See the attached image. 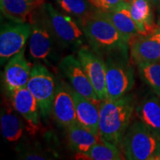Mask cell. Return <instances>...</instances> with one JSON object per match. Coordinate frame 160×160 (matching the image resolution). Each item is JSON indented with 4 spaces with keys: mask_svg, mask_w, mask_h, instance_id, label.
Wrapping results in <instances>:
<instances>
[{
    "mask_svg": "<svg viewBox=\"0 0 160 160\" xmlns=\"http://www.w3.org/2000/svg\"><path fill=\"white\" fill-rule=\"evenodd\" d=\"M79 22L90 48L103 59L110 56L128 54L129 42L101 11L96 10Z\"/></svg>",
    "mask_w": 160,
    "mask_h": 160,
    "instance_id": "obj_1",
    "label": "cell"
},
{
    "mask_svg": "<svg viewBox=\"0 0 160 160\" xmlns=\"http://www.w3.org/2000/svg\"><path fill=\"white\" fill-rule=\"evenodd\" d=\"M99 108V137L120 148L135 110L134 97L128 93L115 100L105 99L101 101Z\"/></svg>",
    "mask_w": 160,
    "mask_h": 160,
    "instance_id": "obj_2",
    "label": "cell"
},
{
    "mask_svg": "<svg viewBox=\"0 0 160 160\" xmlns=\"http://www.w3.org/2000/svg\"><path fill=\"white\" fill-rule=\"evenodd\" d=\"M28 22L31 25L29 38L30 56L38 63L53 67L59 61L58 51L61 46L50 27L42 6L31 13Z\"/></svg>",
    "mask_w": 160,
    "mask_h": 160,
    "instance_id": "obj_3",
    "label": "cell"
},
{
    "mask_svg": "<svg viewBox=\"0 0 160 160\" xmlns=\"http://www.w3.org/2000/svg\"><path fill=\"white\" fill-rule=\"evenodd\" d=\"M120 150L125 159L160 160V137L135 119L124 135Z\"/></svg>",
    "mask_w": 160,
    "mask_h": 160,
    "instance_id": "obj_4",
    "label": "cell"
},
{
    "mask_svg": "<svg viewBox=\"0 0 160 160\" xmlns=\"http://www.w3.org/2000/svg\"><path fill=\"white\" fill-rule=\"evenodd\" d=\"M42 7L50 27L62 48L76 51L84 45L87 40L77 19L61 13L50 3H44Z\"/></svg>",
    "mask_w": 160,
    "mask_h": 160,
    "instance_id": "obj_5",
    "label": "cell"
},
{
    "mask_svg": "<svg viewBox=\"0 0 160 160\" xmlns=\"http://www.w3.org/2000/svg\"><path fill=\"white\" fill-rule=\"evenodd\" d=\"M104 60L106 66V99H119L128 94L135 84L134 70L129 62V54L110 56Z\"/></svg>",
    "mask_w": 160,
    "mask_h": 160,
    "instance_id": "obj_6",
    "label": "cell"
},
{
    "mask_svg": "<svg viewBox=\"0 0 160 160\" xmlns=\"http://www.w3.org/2000/svg\"><path fill=\"white\" fill-rule=\"evenodd\" d=\"M27 88L37 99L41 117L43 119H48L57 90L54 76L45 65L35 64L32 68Z\"/></svg>",
    "mask_w": 160,
    "mask_h": 160,
    "instance_id": "obj_7",
    "label": "cell"
},
{
    "mask_svg": "<svg viewBox=\"0 0 160 160\" xmlns=\"http://www.w3.org/2000/svg\"><path fill=\"white\" fill-rule=\"evenodd\" d=\"M31 33L30 22L11 21L2 25L0 32V60L2 65L25 48Z\"/></svg>",
    "mask_w": 160,
    "mask_h": 160,
    "instance_id": "obj_8",
    "label": "cell"
},
{
    "mask_svg": "<svg viewBox=\"0 0 160 160\" xmlns=\"http://www.w3.org/2000/svg\"><path fill=\"white\" fill-rule=\"evenodd\" d=\"M77 59L91 82L100 101L107 98L106 93V66L105 60L90 46L83 45L78 49Z\"/></svg>",
    "mask_w": 160,
    "mask_h": 160,
    "instance_id": "obj_9",
    "label": "cell"
},
{
    "mask_svg": "<svg viewBox=\"0 0 160 160\" xmlns=\"http://www.w3.org/2000/svg\"><path fill=\"white\" fill-rule=\"evenodd\" d=\"M59 69L68 80L72 88L96 105H99L101 101L77 58L73 55L66 56L60 60Z\"/></svg>",
    "mask_w": 160,
    "mask_h": 160,
    "instance_id": "obj_10",
    "label": "cell"
},
{
    "mask_svg": "<svg viewBox=\"0 0 160 160\" xmlns=\"http://www.w3.org/2000/svg\"><path fill=\"white\" fill-rule=\"evenodd\" d=\"M9 96L14 108L25 120L28 133L30 135L37 134L41 127L37 99L27 87L17 90Z\"/></svg>",
    "mask_w": 160,
    "mask_h": 160,
    "instance_id": "obj_11",
    "label": "cell"
},
{
    "mask_svg": "<svg viewBox=\"0 0 160 160\" xmlns=\"http://www.w3.org/2000/svg\"><path fill=\"white\" fill-rule=\"evenodd\" d=\"M25 48L11 57L4 70L5 88L9 94L27 87L33 66L25 57Z\"/></svg>",
    "mask_w": 160,
    "mask_h": 160,
    "instance_id": "obj_12",
    "label": "cell"
},
{
    "mask_svg": "<svg viewBox=\"0 0 160 160\" xmlns=\"http://www.w3.org/2000/svg\"><path fill=\"white\" fill-rule=\"evenodd\" d=\"M130 57L136 65L160 62V28L151 34L139 36L131 40Z\"/></svg>",
    "mask_w": 160,
    "mask_h": 160,
    "instance_id": "obj_13",
    "label": "cell"
},
{
    "mask_svg": "<svg viewBox=\"0 0 160 160\" xmlns=\"http://www.w3.org/2000/svg\"><path fill=\"white\" fill-rule=\"evenodd\" d=\"M51 114L58 125L65 128L78 121L74 102L70 92L69 85L64 82L59 81L57 84Z\"/></svg>",
    "mask_w": 160,
    "mask_h": 160,
    "instance_id": "obj_14",
    "label": "cell"
},
{
    "mask_svg": "<svg viewBox=\"0 0 160 160\" xmlns=\"http://www.w3.org/2000/svg\"><path fill=\"white\" fill-rule=\"evenodd\" d=\"M1 131L6 141L17 143L22 139L26 131V124L22 116L14 108L11 98L2 100L1 110Z\"/></svg>",
    "mask_w": 160,
    "mask_h": 160,
    "instance_id": "obj_15",
    "label": "cell"
},
{
    "mask_svg": "<svg viewBox=\"0 0 160 160\" xmlns=\"http://www.w3.org/2000/svg\"><path fill=\"white\" fill-rule=\"evenodd\" d=\"M140 36L151 34L159 28L155 22L151 0H127Z\"/></svg>",
    "mask_w": 160,
    "mask_h": 160,
    "instance_id": "obj_16",
    "label": "cell"
},
{
    "mask_svg": "<svg viewBox=\"0 0 160 160\" xmlns=\"http://www.w3.org/2000/svg\"><path fill=\"white\" fill-rule=\"evenodd\" d=\"M69 89L74 102L78 122L92 133L99 136V108L97 105L79 94L71 86Z\"/></svg>",
    "mask_w": 160,
    "mask_h": 160,
    "instance_id": "obj_17",
    "label": "cell"
},
{
    "mask_svg": "<svg viewBox=\"0 0 160 160\" xmlns=\"http://www.w3.org/2000/svg\"><path fill=\"white\" fill-rule=\"evenodd\" d=\"M102 12L127 39L129 44L131 40L140 36L137 25L132 18L130 5L127 0L122 2L113 11Z\"/></svg>",
    "mask_w": 160,
    "mask_h": 160,
    "instance_id": "obj_18",
    "label": "cell"
},
{
    "mask_svg": "<svg viewBox=\"0 0 160 160\" xmlns=\"http://www.w3.org/2000/svg\"><path fill=\"white\" fill-rule=\"evenodd\" d=\"M44 4V0H0L4 17L16 22H27L35 10Z\"/></svg>",
    "mask_w": 160,
    "mask_h": 160,
    "instance_id": "obj_19",
    "label": "cell"
},
{
    "mask_svg": "<svg viewBox=\"0 0 160 160\" xmlns=\"http://www.w3.org/2000/svg\"><path fill=\"white\" fill-rule=\"evenodd\" d=\"M160 97L150 93L135 108L136 114L141 122L160 137Z\"/></svg>",
    "mask_w": 160,
    "mask_h": 160,
    "instance_id": "obj_20",
    "label": "cell"
},
{
    "mask_svg": "<svg viewBox=\"0 0 160 160\" xmlns=\"http://www.w3.org/2000/svg\"><path fill=\"white\" fill-rule=\"evenodd\" d=\"M67 136L70 148L77 153H87L100 139L78 121L68 128Z\"/></svg>",
    "mask_w": 160,
    "mask_h": 160,
    "instance_id": "obj_21",
    "label": "cell"
},
{
    "mask_svg": "<svg viewBox=\"0 0 160 160\" xmlns=\"http://www.w3.org/2000/svg\"><path fill=\"white\" fill-rule=\"evenodd\" d=\"M77 158L92 160H120L124 159L119 147L100 138L87 153H77Z\"/></svg>",
    "mask_w": 160,
    "mask_h": 160,
    "instance_id": "obj_22",
    "label": "cell"
},
{
    "mask_svg": "<svg viewBox=\"0 0 160 160\" xmlns=\"http://www.w3.org/2000/svg\"><path fill=\"white\" fill-rule=\"evenodd\" d=\"M60 8L78 21H81L93 13L95 8L88 0H55Z\"/></svg>",
    "mask_w": 160,
    "mask_h": 160,
    "instance_id": "obj_23",
    "label": "cell"
},
{
    "mask_svg": "<svg viewBox=\"0 0 160 160\" xmlns=\"http://www.w3.org/2000/svg\"><path fill=\"white\" fill-rule=\"evenodd\" d=\"M137 65L142 81L160 97V62L139 63Z\"/></svg>",
    "mask_w": 160,
    "mask_h": 160,
    "instance_id": "obj_24",
    "label": "cell"
},
{
    "mask_svg": "<svg viewBox=\"0 0 160 160\" xmlns=\"http://www.w3.org/2000/svg\"><path fill=\"white\" fill-rule=\"evenodd\" d=\"M19 153L20 159L31 160H44L51 159V156L45 151H42L39 148H32L31 146H20L17 150Z\"/></svg>",
    "mask_w": 160,
    "mask_h": 160,
    "instance_id": "obj_25",
    "label": "cell"
},
{
    "mask_svg": "<svg viewBox=\"0 0 160 160\" xmlns=\"http://www.w3.org/2000/svg\"><path fill=\"white\" fill-rule=\"evenodd\" d=\"M91 5L99 11L109 12L117 8L125 0H88Z\"/></svg>",
    "mask_w": 160,
    "mask_h": 160,
    "instance_id": "obj_26",
    "label": "cell"
},
{
    "mask_svg": "<svg viewBox=\"0 0 160 160\" xmlns=\"http://www.w3.org/2000/svg\"><path fill=\"white\" fill-rule=\"evenodd\" d=\"M157 13H158L157 24H158V25H159V28H160V3H159V5L157 7Z\"/></svg>",
    "mask_w": 160,
    "mask_h": 160,
    "instance_id": "obj_27",
    "label": "cell"
},
{
    "mask_svg": "<svg viewBox=\"0 0 160 160\" xmlns=\"http://www.w3.org/2000/svg\"><path fill=\"white\" fill-rule=\"evenodd\" d=\"M151 2H152V3H153V5H154L156 8H157L160 3V0H151Z\"/></svg>",
    "mask_w": 160,
    "mask_h": 160,
    "instance_id": "obj_28",
    "label": "cell"
}]
</instances>
